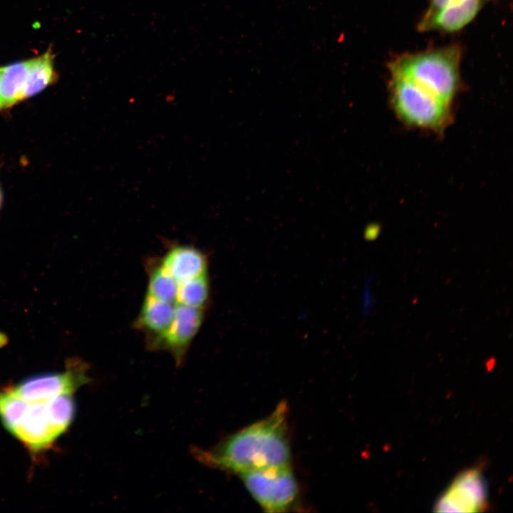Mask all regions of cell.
Here are the masks:
<instances>
[{
    "instance_id": "6da1fadb",
    "label": "cell",
    "mask_w": 513,
    "mask_h": 513,
    "mask_svg": "<svg viewBox=\"0 0 513 513\" xmlns=\"http://www.w3.org/2000/svg\"><path fill=\"white\" fill-rule=\"evenodd\" d=\"M286 405L281 403L265 418L222 440L210 449L192 447L194 458L208 467L242 474L289 466Z\"/></svg>"
},
{
    "instance_id": "7a4b0ae2",
    "label": "cell",
    "mask_w": 513,
    "mask_h": 513,
    "mask_svg": "<svg viewBox=\"0 0 513 513\" xmlns=\"http://www.w3.org/2000/svg\"><path fill=\"white\" fill-rule=\"evenodd\" d=\"M462 49L450 44L404 53L388 63L390 76L408 80L452 105L461 88Z\"/></svg>"
},
{
    "instance_id": "3957f363",
    "label": "cell",
    "mask_w": 513,
    "mask_h": 513,
    "mask_svg": "<svg viewBox=\"0 0 513 513\" xmlns=\"http://www.w3.org/2000/svg\"><path fill=\"white\" fill-rule=\"evenodd\" d=\"M388 96L394 115L408 128L440 134L452 120L451 104L408 80L390 76Z\"/></svg>"
},
{
    "instance_id": "277c9868",
    "label": "cell",
    "mask_w": 513,
    "mask_h": 513,
    "mask_svg": "<svg viewBox=\"0 0 513 513\" xmlns=\"http://www.w3.org/2000/svg\"><path fill=\"white\" fill-rule=\"evenodd\" d=\"M239 476L251 495L267 512H284L296 499L298 484L289 465L246 472Z\"/></svg>"
},
{
    "instance_id": "5b68a950",
    "label": "cell",
    "mask_w": 513,
    "mask_h": 513,
    "mask_svg": "<svg viewBox=\"0 0 513 513\" xmlns=\"http://www.w3.org/2000/svg\"><path fill=\"white\" fill-rule=\"evenodd\" d=\"M87 365L78 359H70L63 373H45L28 377L12 390L31 402L46 401L62 394H73L90 379Z\"/></svg>"
},
{
    "instance_id": "8992f818",
    "label": "cell",
    "mask_w": 513,
    "mask_h": 513,
    "mask_svg": "<svg viewBox=\"0 0 513 513\" xmlns=\"http://www.w3.org/2000/svg\"><path fill=\"white\" fill-rule=\"evenodd\" d=\"M487 504V486L478 468L459 474L439 497L435 511L440 512H477Z\"/></svg>"
},
{
    "instance_id": "52a82bcc",
    "label": "cell",
    "mask_w": 513,
    "mask_h": 513,
    "mask_svg": "<svg viewBox=\"0 0 513 513\" xmlns=\"http://www.w3.org/2000/svg\"><path fill=\"white\" fill-rule=\"evenodd\" d=\"M203 317L202 309L176 303L172 323L153 351H165L172 356L177 366L182 365Z\"/></svg>"
},
{
    "instance_id": "ba28073f",
    "label": "cell",
    "mask_w": 513,
    "mask_h": 513,
    "mask_svg": "<svg viewBox=\"0 0 513 513\" xmlns=\"http://www.w3.org/2000/svg\"><path fill=\"white\" fill-rule=\"evenodd\" d=\"M489 0H464L436 10H426L417 28L421 32H457L471 23Z\"/></svg>"
},
{
    "instance_id": "9c48e42d",
    "label": "cell",
    "mask_w": 513,
    "mask_h": 513,
    "mask_svg": "<svg viewBox=\"0 0 513 513\" xmlns=\"http://www.w3.org/2000/svg\"><path fill=\"white\" fill-rule=\"evenodd\" d=\"M12 435L34 451L46 448L60 435L50 421L46 401H28Z\"/></svg>"
},
{
    "instance_id": "30bf717a",
    "label": "cell",
    "mask_w": 513,
    "mask_h": 513,
    "mask_svg": "<svg viewBox=\"0 0 513 513\" xmlns=\"http://www.w3.org/2000/svg\"><path fill=\"white\" fill-rule=\"evenodd\" d=\"M175 308V304L160 301L146 294L135 326L147 336L149 348L153 350L168 330Z\"/></svg>"
},
{
    "instance_id": "8fae6325",
    "label": "cell",
    "mask_w": 513,
    "mask_h": 513,
    "mask_svg": "<svg viewBox=\"0 0 513 513\" xmlns=\"http://www.w3.org/2000/svg\"><path fill=\"white\" fill-rule=\"evenodd\" d=\"M160 265L178 284L207 273V261L199 249L178 245L169 250Z\"/></svg>"
},
{
    "instance_id": "7c38bea8",
    "label": "cell",
    "mask_w": 513,
    "mask_h": 513,
    "mask_svg": "<svg viewBox=\"0 0 513 513\" xmlns=\"http://www.w3.org/2000/svg\"><path fill=\"white\" fill-rule=\"evenodd\" d=\"M28 61L0 68V108H7L24 99Z\"/></svg>"
},
{
    "instance_id": "4fadbf2b",
    "label": "cell",
    "mask_w": 513,
    "mask_h": 513,
    "mask_svg": "<svg viewBox=\"0 0 513 513\" xmlns=\"http://www.w3.org/2000/svg\"><path fill=\"white\" fill-rule=\"evenodd\" d=\"M53 56L50 51L28 60V71L24 98L31 97L50 85L54 80Z\"/></svg>"
},
{
    "instance_id": "5bb4252c",
    "label": "cell",
    "mask_w": 513,
    "mask_h": 513,
    "mask_svg": "<svg viewBox=\"0 0 513 513\" xmlns=\"http://www.w3.org/2000/svg\"><path fill=\"white\" fill-rule=\"evenodd\" d=\"M50 421L61 435L71 425L76 414V403L73 394H62L46 401Z\"/></svg>"
},
{
    "instance_id": "9a60e30c",
    "label": "cell",
    "mask_w": 513,
    "mask_h": 513,
    "mask_svg": "<svg viewBox=\"0 0 513 513\" xmlns=\"http://www.w3.org/2000/svg\"><path fill=\"white\" fill-rule=\"evenodd\" d=\"M209 296L207 273L179 284L177 303L203 309Z\"/></svg>"
},
{
    "instance_id": "2e32d148",
    "label": "cell",
    "mask_w": 513,
    "mask_h": 513,
    "mask_svg": "<svg viewBox=\"0 0 513 513\" xmlns=\"http://www.w3.org/2000/svg\"><path fill=\"white\" fill-rule=\"evenodd\" d=\"M179 284L159 264L149 275L147 295L157 300L176 304Z\"/></svg>"
},
{
    "instance_id": "e0dca14e",
    "label": "cell",
    "mask_w": 513,
    "mask_h": 513,
    "mask_svg": "<svg viewBox=\"0 0 513 513\" xmlns=\"http://www.w3.org/2000/svg\"><path fill=\"white\" fill-rule=\"evenodd\" d=\"M28 401L16 395L12 390L0 392V420L11 434L14 431Z\"/></svg>"
},
{
    "instance_id": "ac0fdd59",
    "label": "cell",
    "mask_w": 513,
    "mask_h": 513,
    "mask_svg": "<svg viewBox=\"0 0 513 513\" xmlns=\"http://www.w3.org/2000/svg\"><path fill=\"white\" fill-rule=\"evenodd\" d=\"M464 0H430L427 10H436L447 6L460 3Z\"/></svg>"
},
{
    "instance_id": "d6986e66",
    "label": "cell",
    "mask_w": 513,
    "mask_h": 513,
    "mask_svg": "<svg viewBox=\"0 0 513 513\" xmlns=\"http://www.w3.org/2000/svg\"><path fill=\"white\" fill-rule=\"evenodd\" d=\"M1 202H2V193H1V189H0V207H1Z\"/></svg>"
}]
</instances>
